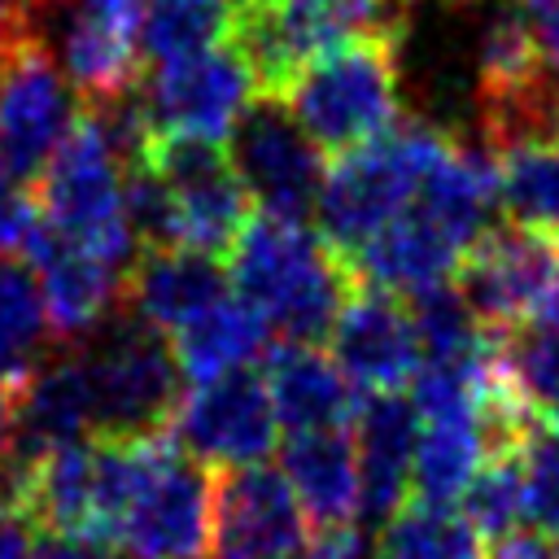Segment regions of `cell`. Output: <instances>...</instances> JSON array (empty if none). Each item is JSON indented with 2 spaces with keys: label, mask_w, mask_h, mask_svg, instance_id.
<instances>
[{
  "label": "cell",
  "mask_w": 559,
  "mask_h": 559,
  "mask_svg": "<svg viewBox=\"0 0 559 559\" xmlns=\"http://www.w3.org/2000/svg\"><path fill=\"white\" fill-rule=\"evenodd\" d=\"M227 275L236 297L262 310L271 332H284L288 341H323L358 288L354 271L323 245L319 231L301 218L262 210L240 227L227 253Z\"/></svg>",
  "instance_id": "6da1fadb"
},
{
  "label": "cell",
  "mask_w": 559,
  "mask_h": 559,
  "mask_svg": "<svg viewBox=\"0 0 559 559\" xmlns=\"http://www.w3.org/2000/svg\"><path fill=\"white\" fill-rule=\"evenodd\" d=\"M127 162L131 144L114 122L109 105L83 109L48 170L39 175V218L57 236L109 258L131 271L135 262V227L127 205Z\"/></svg>",
  "instance_id": "7a4b0ae2"
},
{
  "label": "cell",
  "mask_w": 559,
  "mask_h": 559,
  "mask_svg": "<svg viewBox=\"0 0 559 559\" xmlns=\"http://www.w3.org/2000/svg\"><path fill=\"white\" fill-rule=\"evenodd\" d=\"M445 135L450 131L428 118H402L371 144L332 157L314 197V231L341 262H349L384 223L406 210L424 166L445 144Z\"/></svg>",
  "instance_id": "3957f363"
},
{
  "label": "cell",
  "mask_w": 559,
  "mask_h": 559,
  "mask_svg": "<svg viewBox=\"0 0 559 559\" xmlns=\"http://www.w3.org/2000/svg\"><path fill=\"white\" fill-rule=\"evenodd\" d=\"M284 105L323 153L371 144L402 122V35H367L319 52L288 83Z\"/></svg>",
  "instance_id": "277c9868"
},
{
  "label": "cell",
  "mask_w": 559,
  "mask_h": 559,
  "mask_svg": "<svg viewBox=\"0 0 559 559\" xmlns=\"http://www.w3.org/2000/svg\"><path fill=\"white\" fill-rule=\"evenodd\" d=\"M406 0H231L227 44L262 96H284L319 52L367 35H402Z\"/></svg>",
  "instance_id": "5b68a950"
},
{
  "label": "cell",
  "mask_w": 559,
  "mask_h": 559,
  "mask_svg": "<svg viewBox=\"0 0 559 559\" xmlns=\"http://www.w3.org/2000/svg\"><path fill=\"white\" fill-rule=\"evenodd\" d=\"M79 362L92 393L96 437H153L170 432L183 397V371L162 328L127 306L79 341Z\"/></svg>",
  "instance_id": "8992f818"
},
{
  "label": "cell",
  "mask_w": 559,
  "mask_h": 559,
  "mask_svg": "<svg viewBox=\"0 0 559 559\" xmlns=\"http://www.w3.org/2000/svg\"><path fill=\"white\" fill-rule=\"evenodd\" d=\"M450 284L498 336L520 328H559V236L520 223L485 227L467 245Z\"/></svg>",
  "instance_id": "52a82bcc"
},
{
  "label": "cell",
  "mask_w": 559,
  "mask_h": 559,
  "mask_svg": "<svg viewBox=\"0 0 559 559\" xmlns=\"http://www.w3.org/2000/svg\"><path fill=\"white\" fill-rule=\"evenodd\" d=\"M214 502H218L214 467L192 459L166 432L122 515L118 555L122 559H205L214 550Z\"/></svg>",
  "instance_id": "ba28073f"
},
{
  "label": "cell",
  "mask_w": 559,
  "mask_h": 559,
  "mask_svg": "<svg viewBox=\"0 0 559 559\" xmlns=\"http://www.w3.org/2000/svg\"><path fill=\"white\" fill-rule=\"evenodd\" d=\"M79 118V87L39 35H22L0 48V162L9 179H39Z\"/></svg>",
  "instance_id": "9c48e42d"
},
{
  "label": "cell",
  "mask_w": 559,
  "mask_h": 559,
  "mask_svg": "<svg viewBox=\"0 0 559 559\" xmlns=\"http://www.w3.org/2000/svg\"><path fill=\"white\" fill-rule=\"evenodd\" d=\"M258 96V83L245 66V57L223 39L205 52H192L183 61L153 66L144 83L131 87L144 140L148 135H192L223 144L249 100Z\"/></svg>",
  "instance_id": "30bf717a"
},
{
  "label": "cell",
  "mask_w": 559,
  "mask_h": 559,
  "mask_svg": "<svg viewBox=\"0 0 559 559\" xmlns=\"http://www.w3.org/2000/svg\"><path fill=\"white\" fill-rule=\"evenodd\" d=\"M227 157L249 192V201L262 214L301 218L314 214L319 183L328 175L323 148L306 135V127L293 118L284 96H253L240 114L236 131L227 135Z\"/></svg>",
  "instance_id": "8fae6325"
},
{
  "label": "cell",
  "mask_w": 559,
  "mask_h": 559,
  "mask_svg": "<svg viewBox=\"0 0 559 559\" xmlns=\"http://www.w3.org/2000/svg\"><path fill=\"white\" fill-rule=\"evenodd\" d=\"M275 402L266 389V376L253 367L223 371L210 380H197L170 419V437L201 463L231 472L249 463H266L275 450Z\"/></svg>",
  "instance_id": "7c38bea8"
},
{
  "label": "cell",
  "mask_w": 559,
  "mask_h": 559,
  "mask_svg": "<svg viewBox=\"0 0 559 559\" xmlns=\"http://www.w3.org/2000/svg\"><path fill=\"white\" fill-rule=\"evenodd\" d=\"M57 66L92 105L118 100L140 83L144 0H57Z\"/></svg>",
  "instance_id": "4fadbf2b"
},
{
  "label": "cell",
  "mask_w": 559,
  "mask_h": 559,
  "mask_svg": "<svg viewBox=\"0 0 559 559\" xmlns=\"http://www.w3.org/2000/svg\"><path fill=\"white\" fill-rule=\"evenodd\" d=\"M310 546V520L284 472L266 463L218 472L214 559H297Z\"/></svg>",
  "instance_id": "5bb4252c"
},
{
  "label": "cell",
  "mask_w": 559,
  "mask_h": 559,
  "mask_svg": "<svg viewBox=\"0 0 559 559\" xmlns=\"http://www.w3.org/2000/svg\"><path fill=\"white\" fill-rule=\"evenodd\" d=\"M328 341L336 367L358 393H397L415 380L424 358L411 301L376 284H358L349 293Z\"/></svg>",
  "instance_id": "9a60e30c"
},
{
  "label": "cell",
  "mask_w": 559,
  "mask_h": 559,
  "mask_svg": "<svg viewBox=\"0 0 559 559\" xmlns=\"http://www.w3.org/2000/svg\"><path fill=\"white\" fill-rule=\"evenodd\" d=\"M26 262L39 280L52 332L61 341H83L92 336L127 297V275L122 266H114L109 258L57 236L52 227H35L31 245H26Z\"/></svg>",
  "instance_id": "2e32d148"
},
{
  "label": "cell",
  "mask_w": 559,
  "mask_h": 559,
  "mask_svg": "<svg viewBox=\"0 0 559 559\" xmlns=\"http://www.w3.org/2000/svg\"><path fill=\"white\" fill-rule=\"evenodd\" d=\"M96 437V415H92V393L79 354L44 358L22 384H17V406H13V480L39 463L44 454ZM13 493V485H9ZM9 507V498H4Z\"/></svg>",
  "instance_id": "e0dca14e"
},
{
  "label": "cell",
  "mask_w": 559,
  "mask_h": 559,
  "mask_svg": "<svg viewBox=\"0 0 559 559\" xmlns=\"http://www.w3.org/2000/svg\"><path fill=\"white\" fill-rule=\"evenodd\" d=\"M354 450H358V507L367 524H384L406 507L415 489V445H419V411L402 393H371L354 415Z\"/></svg>",
  "instance_id": "ac0fdd59"
},
{
  "label": "cell",
  "mask_w": 559,
  "mask_h": 559,
  "mask_svg": "<svg viewBox=\"0 0 559 559\" xmlns=\"http://www.w3.org/2000/svg\"><path fill=\"white\" fill-rule=\"evenodd\" d=\"M231 288L227 266L214 253L183 245H148L127 275L122 306L162 332H179Z\"/></svg>",
  "instance_id": "d6986e66"
},
{
  "label": "cell",
  "mask_w": 559,
  "mask_h": 559,
  "mask_svg": "<svg viewBox=\"0 0 559 559\" xmlns=\"http://www.w3.org/2000/svg\"><path fill=\"white\" fill-rule=\"evenodd\" d=\"M266 389L275 402V419L288 432L310 428H345L358 415V389L345 380L336 358L314 341H288L266 354Z\"/></svg>",
  "instance_id": "ffe728a7"
},
{
  "label": "cell",
  "mask_w": 559,
  "mask_h": 559,
  "mask_svg": "<svg viewBox=\"0 0 559 559\" xmlns=\"http://www.w3.org/2000/svg\"><path fill=\"white\" fill-rule=\"evenodd\" d=\"M280 472L288 476L310 533L349 524L358 511V450L345 428L288 432L280 450Z\"/></svg>",
  "instance_id": "44dd1931"
},
{
  "label": "cell",
  "mask_w": 559,
  "mask_h": 559,
  "mask_svg": "<svg viewBox=\"0 0 559 559\" xmlns=\"http://www.w3.org/2000/svg\"><path fill=\"white\" fill-rule=\"evenodd\" d=\"M493 201L507 223L559 236V127L489 148Z\"/></svg>",
  "instance_id": "7402d4cb"
},
{
  "label": "cell",
  "mask_w": 559,
  "mask_h": 559,
  "mask_svg": "<svg viewBox=\"0 0 559 559\" xmlns=\"http://www.w3.org/2000/svg\"><path fill=\"white\" fill-rule=\"evenodd\" d=\"M266 341H271V323L262 319V310H253L245 297H231V293L214 301L205 314H197L192 323H183L179 332H170L179 371L192 384L249 367L258 354H266Z\"/></svg>",
  "instance_id": "603a6c76"
},
{
  "label": "cell",
  "mask_w": 559,
  "mask_h": 559,
  "mask_svg": "<svg viewBox=\"0 0 559 559\" xmlns=\"http://www.w3.org/2000/svg\"><path fill=\"white\" fill-rule=\"evenodd\" d=\"M485 454H489V445H485L480 402H463V406H450V411L419 415L415 498H428V502L459 498L467 489V480L476 476Z\"/></svg>",
  "instance_id": "cb8c5ba5"
},
{
  "label": "cell",
  "mask_w": 559,
  "mask_h": 559,
  "mask_svg": "<svg viewBox=\"0 0 559 559\" xmlns=\"http://www.w3.org/2000/svg\"><path fill=\"white\" fill-rule=\"evenodd\" d=\"M376 559H485V537L450 502L411 498L380 524Z\"/></svg>",
  "instance_id": "d4e9b609"
},
{
  "label": "cell",
  "mask_w": 559,
  "mask_h": 559,
  "mask_svg": "<svg viewBox=\"0 0 559 559\" xmlns=\"http://www.w3.org/2000/svg\"><path fill=\"white\" fill-rule=\"evenodd\" d=\"M52 319L31 266L0 258V380L13 389L48 358Z\"/></svg>",
  "instance_id": "484cf974"
},
{
  "label": "cell",
  "mask_w": 559,
  "mask_h": 559,
  "mask_svg": "<svg viewBox=\"0 0 559 559\" xmlns=\"http://www.w3.org/2000/svg\"><path fill=\"white\" fill-rule=\"evenodd\" d=\"M231 0H144L140 22V52L148 66L183 61L227 39Z\"/></svg>",
  "instance_id": "4316f807"
},
{
  "label": "cell",
  "mask_w": 559,
  "mask_h": 559,
  "mask_svg": "<svg viewBox=\"0 0 559 559\" xmlns=\"http://www.w3.org/2000/svg\"><path fill=\"white\" fill-rule=\"evenodd\" d=\"M498 362L511 389L542 419H559V328H520L498 336Z\"/></svg>",
  "instance_id": "83f0119b"
},
{
  "label": "cell",
  "mask_w": 559,
  "mask_h": 559,
  "mask_svg": "<svg viewBox=\"0 0 559 559\" xmlns=\"http://www.w3.org/2000/svg\"><path fill=\"white\" fill-rule=\"evenodd\" d=\"M463 515L480 528V537H502L520 524V502H524V463L520 450H493L480 459L476 476L467 480Z\"/></svg>",
  "instance_id": "f1b7e54d"
},
{
  "label": "cell",
  "mask_w": 559,
  "mask_h": 559,
  "mask_svg": "<svg viewBox=\"0 0 559 559\" xmlns=\"http://www.w3.org/2000/svg\"><path fill=\"white\" fill-rule=\"evenodd\" d=\"M524 463V502L520 524L559 537V428L550 419H537L520 450Z\"/></svg>",
  "instance_id": "f546056e"
},
{
  "label": "cell",
  "mask_w": 559,
  "mask_h": 559,
  "mask_svg": "<svg viewBox=\"0 0 559 559\" xmlns=\"http://www.w3.org/2000/svg\"><path fill=\"white\" fill-rule=\"evenodd\" d=\"M35 227H39V201H31L17 179H0V258L26 253Z\"/></svg>",
  "instance_id": "4dcf8cb0"
},
{
  "label": "cell",
  "mask_w": 559,
  "mask_h": 559,
  "mask_svg": "<svg viewBox=\"0 0 559 559\" xmlns=\"http://www.w3.org/2000/svg\"><path fill=\"white\" fill-rule=\"evenodd\" d=\"M306 559H376V542H371L367 528H358L349 520V524H336V528H314L310 546H306Z\"/></svg>",
  "instance_id": "1f68e13d"
},
{
  "label": "cell",
  "mask_w": 559,
  "mask_h": 559,
  "mask_svg": "<svg viewBox=\"0 0 559 559\" xmlns=\"http://www.w3.org/2000/svg\"><path fill=\"white\" fill-rule=\"evenodd\" d=\"M31 559H118V546L96 542V537H74V533L35 528V537H31Z\"/></svg>",
  "instance_id": "d6a6232c"
},
{
  "label": "cell",
  "mask_w": 559,
  "mask_h": 559,
  "mask_svg": "<svg viewBox=\"0 0 559 559\" xmlns=\"http://www.w3.org/2000/svg\"><path fill=\"white\" fill-rule=\"evenodd\" d=\"M515 13L533 31V39L546 52V61L559 70V0H515Z\"/></svg>",
  "instance_id": "836d02e7"
},
{
  "label": "cell",
  "mask_w": 559,
  "mask_h": 559,
  "mask_svg": "<svg viewBox=\"0 0 559 559\" xmlns=\"http://www.w3.org/2000/svg\"><path fill=\"white\" fill-rule=\"evenodd\" d=\"M485 559H555V550H550L546 533H537L528 524H515L511 533L493 537V550Z\"/></svg>",
  "instance_id": "e575fe53"
},
{
  "label": "cell",
  "mask_w": 559,
  "mask_h": 559,
  "mask_svg": "<svg viewBox=\"0 0 559 559\" xmlns=\"http://www.w3.org/2000/svg\"><path fill=\"white\" fill-rule=\"evenodd\" d=\"M57 0H0V48L22 39V35H35V22L52 9Z\"/></svg>",
  "instance_id": "d590c367"
},
{
  "label": "cell",
  "mask_w": 559,
  "mask_h": 559,
  "mask_svg": "<svg viewBox=\"0 0 559 559\" xmlns=\"http://www.w3.org/2000/svg\"><path fill=\"white\" fill-rule=\"evenodd\" d=\"M13 406H17V389L0 380V502L9 498L13 485Z\"/></svg>",
  "instance_id": "8d00e7d4"
},
{
  "label": "cell",
  "mask_w": 559,
  "mask_h": 559,
  "mask_svg": "<svg viewBox=\"0 0 559 559\" xmlns=\"http://www.w3.org/2000/svg\"><path fill=\"white\" fill-rule=\"evenodd\" d=\"M31 537L35 528L13 507L0 502V559H31Z\"/></svg>",
  "instance_id": "74e56055"
},
{
  "label": "cell",
  "mask_w": 559,
  "mask_h": 559,
  "mask_svg": "<svg viewBox=\"0 0 559 559\" xmlns=\"http://www.w3.org/2000/svg\"><path fill=\"white\" fill-rule=\"evenodd\" d=\"M0 179H9V175H4V162H0Z\"/></svg>",
  "instance_id": "f35d334b"
},
{
  "label": "cell",
  "mask_w": 559,
  "mask_h": 559,
  "mask_svg": "<svg viewBox=\"0 0 559 559\" xmlns=\"http://www.w3.org/2000/svg\"><path fill=\"white\" fill-rule=\"evenodd\" d=\"M450 4H463V0H450Z\"/></svg>",
  "instance_id": "ab89813d"
},
{
  "label": "cell",
  "mask_w": 559,
  "mask_h": 559,
  "mask_svg": "<svg viewBox=\"0 0 559 559\" xmlns=\"http://www.w3.org/2000/svg\"><path fill=\"white\" fill-rule=\"evenodd\" d=\"M555 559H559V550H555Z\"/></svg>",
  "instance_id": "60d3db41"
}]
</instances>
